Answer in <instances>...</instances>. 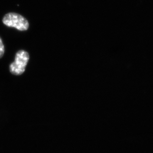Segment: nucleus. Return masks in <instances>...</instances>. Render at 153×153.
Instances as JSON below:
<instances>
[{
	"label": "nucleus",
	"instance_id": "1",
	"mask_svg": "<svg viewBox=\"0 0 153 153\" xmlns=\"http://www.w3.org/2000/svg\"><path fill=\"white\" fill-rule=\"evenodd\" d=\"M2 22L7 27H13L21 31H27L30 27L27 19L16 13H7L3 17Z\"/></svg>",
	"mask_w": 153,
	"mask_h": 153
},
{
	"label": "nucleus",
	"instance_id": "2",
	"mask_svg": "<svg viewBox=\"0 0 153 153\" xmlns=\"http://www.w3.org/2000/svg\"><path fill=\"white\" fill-rule=\"evenodd\" d=\"M29 60L30 55L27 52L24 50L18 51L15 55L14 62L9 66L10 73L15 76L22 75L25 72Z\"/></svg>",
	"mask_w": 153,
	"mask_h": 153
},
{
	"label": "nucleus",
	"instance_id": "3",
	"mask_svg": "<svg viewBox=\"0 0 153 153\" xmlns=\"http://www.w3.org/2000/svg\"><path fill=\"white\" fill-rule=\"evenodd\" d=\"M4 54V46L3 40L0 37V59L2 58Z\"/></svg>",
	"mask_w": 153,
	"mask_h": 153
}]
</instances>
